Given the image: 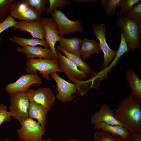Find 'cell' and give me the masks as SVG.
<instances>
[{
	"label": "cell",
	"mask_w": 141,
	"mask_h": 141,
	"mask_svg": "<svg viewBox=\"0 0 141 141\" xmlns=\"http://www.w3.org/2000/svg\"><path fill=\"white\" fill-rule=\"evenodd\" d=\"M126 79L129 84L132 92L136 96L141 99V79L136 74L134 71L128 68L125 74Z\"/></svg>",
	"instance_id": "cell-22"
},
{
	"label": "cell",
	"mask_w": 141,
	"mask_h": 141,
	"mask_svg": "<svg viewBox=\"0 0 141 141\" xmlns=\"http://www.w3.org/2000/svg\"><path fill=\"white\" fill-rule=\"evenodd\" d=\"M73 1L75 2H78L81 3L95 2L97 1L96 0H73Z\"/></svg>",
	"instance_id": "cell-35"
},
{
	"label": "cell",
	"mask_w": 141,
	"mask_h": 141,
	"mask_svg": "<svg viewBox=\"0 0 141 141\" xmlns=\"http://www.w3.org/2000/svg\"><path fill=\"white\" fill-rule=\"evenodd\" d=\"M17 21L10 15L7 16L5 20L0 23V43H1V34L7 29L15 26Z\"/></svg>",
	"instance_id": "cell-32"
},
{
	"label": "cell",
	"mask_w": 141,
	"mask_h": 141,
	"mask_svg": "<svg viewBox=\"0 0 141 141\" xmlns=\"http://www.w3.org/2000/svg\"><path fill=\"white\" fill-rule=\"evenodd\" d=\"M41 23L45 32V38L51 52V59L59 60V57L55 45L57 42H60L61 36L58 33L57 25L52 18H41Z\"/></svg>",
	"instance_id": "cell-9"
},
{
	"label": "cell",
	"mask_w": 141,
	"mask_h": 141,
	"mask_svg": "<svg viewBox=\"0 0 141 141\" xmlns=\"http://www.w3.org/2000/svg\"><path fill=\"white\" fill-rule=\"evenodd\" d=\"M42 83L41 79L37 73L22 75L15 82L7 85L6 91L8 93L19 92H26L31 85L34 84L39 85Z\"/></svg>",
	"instance_id": "cell-12"
},
{
	"label": "cell",
	"mask_w": 141,
	"mask_h": 141,
	"mask_svg": "<svg viewBox=\"0 0 141 141\" xmlns=\"http://www.w3.org/2000/svg\"><path fill=\"white\" fill-rule=\"evenodd\" d=\"M40 141H53V140L50 139H48L46 140L42 139Z\"/></svg>",
	"instance_id": "cell-37"
},
{
	"label": "cell",
	"mask_w": 141,
	"mask_h": 141,
	"mask_svg": "<svg viewBox=\"0 0 141 141\" xmlns=\"http://www.w3.org/2000/svg\"><path fill=\"white\" fill-rule=\"evenodd\" d=\"M14 0H0V23L8 16L10 6Z\"/></svg>",
	"instance_id": "cell-31"
},
{
	"label": "cell",
	"mask_w": 141,
	"mask_h": 141,
	"mask_svg": "<svg viewBox=\"0 0 141 141\" xmlns=\"http://www.w3.org/2000/svg\"><path fill=\"white\" fill-rule=\"evenodd\" d=\"M121 0H101L102 8L105 13L113 15L116 13V8L119 6Z\"/></svg>",
	"instance_id": "cell-29"
},
{
	"label": "cell",
	"mask_w": 141,
	"mask_h": 141,
	"mask_svg": "<svg viewBox=\"0 0 141 141\" xmlns=\"http://www.w3.org/2000/svg\"><path fill=\"white\" fill-rule=\"evenodd\" d=\"M51 14L52 18L57 25L58 33L60 36L68 33L84 31L81 20L72 21L60 10L58 9L55 10Z\"/></svg>",
	"instance_id": "cell-7"
},
{
	"label": "cell",
	"mask_w": 141,
	"mask_h": 141,
	"mask_svg": "<svg viewBox=\"0 0 141 141\" xmlns=\"http://www.w3.org/2000/svg\"><path fill=\"white\" fill-rule=\"evenodd\" d=\"M10 16L15 20L32 22L40 20L41 14L37 10L24 2L22 0L14 1L9 9Z\"/></svg>",
	"instance_id": "cell-6"
},
{
	"label": "cell",
	"mask_w": 141,
	"mask_h": 141,
	"mask_svg": "<svg viewBox=\"0 0 141 141\" xmlns=\"http://www.w3.org/2000/svg\"><path fill=\"white\" fill-rule=\"evenodd\" d=\"M11 28L29 32L33 38L41 40L45 38V32L40 20L32 22L20 20L17 21L15 26Z\"/></svg>",
	"instance_id": "cell-15"
},
{
	"label": "cell",
	"mask_w": 141,
	"mask_h": 141,
	"mask_svg": "<svg viewBox=\"0 0 141 141\" xmlns=\"http://www.w3.org/2000/svg\"><path fill=\"white\" fill-rule=\"evenodd\" d=\"M117 26L121 29L125 41L129 49L132 51L140 47L139 40L141 37L136 22L125 16H118L116 19Z\"/></svg>",
	"instance_id": "cell-2"
},
{
	"label": "cell",
	"mask_w": 141,
	"mask_h": 141,
	"mask_svg": "<svg viewBox=\"0 0 141 141\" xmlns=\"http://www.w3.org/2000/svg\"><path fill=\"white\" fill-rule=\"evenodd\" d=\"M47 111L41 105L34 102L30 101L28 112L29 118L35 119L43 128L45 125Z\"/></svg>",
	"instance_id": "cell-18"
},
{
	"label": "cell",
	"mask_w": 141,
	"mask_h": 141,
	"mask_svg": "<svg viewBox=\"0 0 141 141\" xmlns=\"http://www.w3.org/2000/svg\"><path fill=\"white\" fill-rule=\"evenodd\" d=\"M114 115L113 111L107 105L102 104L99 110L95 112L91 117V124L94 125L103 122L109 125L122 126Z\"/></svg>",
	"instance_id": "cell-14"
},
{
	"label": "cell",
	"mask_w": 141,
	"mask_h": 141,
	"mask_svg": "<svg viewBox=\"0 0 141 141\" xmlns=\"http://www.w3.org/2000/svg\"><path fill=\"white\" fill-rule=\"evenodd\" d=\"M125 16L133 20L138 27L139 32L141 36V2L133 6Z\"/></svg>",
	"instance_id": "cell-25"
},
{
	"label": "cell",
	"mask_w": 141,
	"mask_h": 141,
	"mask_svg": "<svg viewBox=\"0 0 141 141\" xmlns=\"http://www.w3.org/2000/svg\"><path fill=\"white\" fill-rule=\"evenodd\" d=\"M25 3L38 11L41 14L46 12L48 0H22Z\"/></svg>",
	"instance_id": "cell-30"
},
{
	"label": "cell",
	"mask_w": 141,
	"mask_h": 141,
	"mask_svg": "<svg viewBox=\"0 0 141 141\" xmlns=\"http://www.w3.org/2000/svg\"><path fill=\"white\" fill-rule=\"evenodd\" d=\"M131 51L127 46L124 38L123 33L121 31L120 44L114 59L111 64L106 69H102L99 73L103 75H106L107 73L110 71L112 68L115 66L121 56L124 54L128 53Z\"/></svg>",
	"instance_id": "cell-23"
},
{
	"label": "cell",
	"mask_w": 141,
	"mask_h": 141,
	"mask_svg": "<svg viewBox=\"0 0 141 141\" xmlns=\"http://www.w3.org/2000/svg\"><path fill=\"white\" fill-rule=\"evenodd\" d=\"M106 25L105 23L94 24L92 25V31L95 37L99 40V45L101 51L104 54L103 62L102 67L105 69L111 62L115 56L117 51L111 49L105 39V33L106 30Z\"/></svg>",
	"instance_id": "cell-8"
},
{
	"label": "cell",
	"mask_w": 141,
	"mask_h": 141,
	"mask_svg": "<svg viewBox=\"0 0 141 141\" xmlns=\"http://www.w3.org/2000/svg\"><path fill=\"white\" fill-rule=\"evenodd\" d=\"M9 112L11 116L18 120L20 123L28 118V108L30 101L25 92L10 94Z\"/></svg>",
	"instance_id": "cell-4"
},
{
	"label": "cell",
	"mask_w": 141,
	"mask_h": 141,
	"mask_svg": "<svg viewBox=\"0 0 141 141\" xmlns=\"http://www.w3.org/2000/svg\"><path fill=\"white\" fill-rule=\"evenodd\" d=\"M3 141H11L10 140L8 139H7L5 140H4Z\"/></svg>",
	"instance_id": "cell-38"
},
{
	"label": "cell",
	"mask_w": 141,
	"mask_h": 141,
	"mask_svg": "<svg viewBox=\"0 0 141 141\" xmlns=\"http://www.w3.org/2000/svg\"><path fill=\"white\" fill-rule=\"evenodd\" d=\"M25 93L30 101L41 105L47 111L50 110L54 104L55 96L50 88L40 87L35 90L29 89Z\"/></svg>",
	"instance_id": "cell-11"
},
{
	"label": "cell",
	"mask_w": 141,
	"mask_h": 141,
	"mask_svg": "<svg viewBox=\"0 0 141 141\" xmlns=\"http://www.w3.org/2000/svg\"><path fill=\"white\" fill-rule=\"evenodd\" d=\"M7 109L6 106L0 104V126L5 122L10 121L11 114L7 111Z\"/></svg>",
	"instance_id": "cell-33"
},
{
	"label": "cell",
	"mask_w": 141,
	"mask_h": 141,
	"mask_svg": "<svg viewBox=\"0 0 141 141\" xmlns=\"http://www.w3.org/2000/svg\"><path fill=\"white\" fill-rule=\"evenodd\" d=\"M93 125L94 130H102V131L118 135L125 140L127 139L130 134L126 129L121 125H111L103 122H100Z\"/></svg>",
	"instance_id": "cell-20"
},
{
	"label": "cell",
	"mask_w": 141,
	"mask_h": 141,
	"mask_svg": "<svg viewBox=\"0 0 141 141\" xmlns=\"http://www.w3.org/2000/svg\"><path fill=\"white\" fill-rule=\"evenodd\" d=\"M126 141H141V133L133 134L130 133Z\"/></svg>",
	"instance_id": "cell-34"
},
{
	"label": "cell",
	"mask_w": 141,
	"mask_h": 141,
	"mask_svg": "<svg viewBox=\"0 0 141 141\" xmlns=\"http://www.w3.org/2000/svg\"><path fill=\"white\" fill-rule=\"evenodd\" d=\"M57 49L60 52L64 54L66 57L78 67L80 70L86 74H90L92 75L97 73L91 69L87 63L84 62L81 59V57L68 52L60 45L57 46Z\"/></svg>",
	"instance_id": "cell-21"
},
{
	"label": "cell",
	"mask_w": 141,
	"mask_h": 141,
	"mask_svg": "<svg viewBox=\"0 0 141 141\" xmlns=\"http://www.w3.org/2000/svg\"><path fill=\"white\" fill-rule=\"evenodd\" d=\"M12 42L21 46L24 47L27 46H36L41 45L45 48H48L49 46L46 42L44 39L41 40L37 39L25 38L18 36H13L9 38Z\"/></svg>",
	"instance_id": "cell-24"
},
{
	"label": "cell",
	"mask_w": 141,
	"mask_h": 141,
	"mask_svg": "<svg viewBox=\"0 0 141 141\" xmlns=\"http://www.w3.org/2000/svg\"><path fill=\"white\" fill-rule=\"evenodd\" d=\"M81 41V39L78 37L66 38L61 36L60 45L68 52L81 57L80 50Z\"/></svg>",
	"instance_id": "cell-19"
},
{
	"label": "cell",
	"mask_w": 141,
	"mask_h": 141,
	"mask_svg": "<svg viewBox=\"0 0 141 141\" xmlns=\"http://www.w3.org/2000/svg\"><path fill=\"white\" fill-rule=\"evenodd\" d=\"M56 52L59 57L58 63L62 72L69 79H74L81 81L87 77V74L78 69L77 66L66 57L63 55L57 49Z\"/></svg>",
	"instance_id": "cell-13"
},
{
	"label": "cell",
	"mask_w": 141,
	"mask_h": 141,
	"mask_svg": "<svg viewBox=\"0 0 141 141\" xmlns=\"http://www.w3.org/2000/svg\"><path fill=\"white\" fill-rule=\"evenodd\" d=\"M21 127L17 129L18 138L22 141H40L45 130L37 121L28 118L20 123Z\"/></svg>",
	"instance_id": "cell-5"
},
{
	"label": "cell",
	"mask_w": 141,
	"mask_h": 141,
	"mask_svg": "<svg viewBox=\"0 0 141 141\" xmlns=\"http://www.w3.org/2000/svg\"><path fill=\"white\" fill-rule=\"evenodd\" d=\"M100 51L99 44L95 40L89 39L86 37L82 40L80 52L83 61L87 60L92 54H98Z\"/></svg>",
	"instance_id": "cell-17"
},
{
	"label": "cell",
	"mask_w": 141,
	"mask_h": 141,
	"mask_svg": "<svg viewBox=\"0 0 141 141\" xmlns=\"http://www.w3.org/2000/svg\"><path fill=\"white\" fill-rule=\"evenodd\" d=\"M58 61L39 58L27 60L26 62V71L29 74L37 73V71L43 78L50 80L49 74L56 72H62Z\"/></svg>",
	"instance_id": "cell-3"
},
{
	"label": "cell",
	"mask_w": 141,
	"mask_h": 141,
	"mask_svg": "<svg viewBox=\"0 0 141 141\" xmlns=\"http://www.w3.org/2000/svg\"><path fill=\"white\" fill-rule=\"evenodd\" d=\"M140 1V0H121L119 5L121 9L116 13L117 16H125L133 6Z\"/></svg>",
	"instance_id": "cell-28"
},
{
	"label": "cell",
	"mask_w": 141,
	"mask_h": 141,
	"mask_svg": "<svg viewBox=\"0 0 141 141\" xmlns=\"http://www.w3.org/2000/svg\"><path fill=\"white\" fill-rule=\"evenodd\" d=\"M114 110L115 118L130 133H141V99L131 92L121 99Z\"/></svg>",
	"instance_id": "cell-1"
},
{
	"label": "cell",
	"mask_w": 141,
	"mask_h": 141,
	"mask_svg": "<svg viewBox=\"0 0 141 141\" xmlns=\"http://www.w3.org/2000/svg\"><path fill=\"white\" fill-rule=\"evenodd\" d=\"M68 141H82L81 140H77L74 138L69 139L68 140Z\"/></svg>",
	"instance_id": "cell-36"
},
{
	"label": "cell",
	"mask_w": 141,
	"mask_h": 141,
	"mask_svg": "<svg viewBox=\"0 0 141 141\" xmlns=\"http://www.w3.org/2000/svg\"><path fill=\"white\" fill-rule=\"evenodd\" d=\"M49 7L46 9V13L49 15L55 10L64 8L70 6L71 1L68 0H49Z\"/></svg>",
	"instance_id": "cell-27"
},
{
	"label": "cell",
	"mask_w": 141,
	"mask_h": 141,
	"mask_svg": "<svg viewBox=\"0 0 141 141\" xmlns=\"http://www.w3.org/2000/svg\"><path fill=\"white\" fill-rule=\"evenodd\" d=\"M94 139L96 141H126L118 135L103 131L95 132Z\"/></svg>",
	"instance_id": "cell-26"
},
{
	"label": "cell",
	"mask_w": 141,
	"mask_h": 141,
	"mask_svg": "<svg viewBox=\"0 0 141 141\" xmlns=\"http://www.w3.org/2000/svg\"><path fill=\"white\" fill-rule=\"evenodd\" d=\"M16 50L19 52L26 54L27 60L38 57L43 58L51 59V52L50 49L36 46H27L18 47Z\"/></svg>",
	"instance_id": "cell-16"
},
{
	"label": "cell",
	"mask_w": 141,
	"mask_h": 141,
	"mask_svg": "<svg viewBox=\"0 0 141 141\" xmlns=\"http://www.w3.org/2000/svg\"><path fill=\"white\" fill-rule=\"evenodd\" d=\"M50 76L56 82L58 93L56 96V98L62 102H70L73 99L72 94L78 92L79 87L75 83H69L60 77L56 72L51 73Z\"/></svg>",
	"instance_id": "cell-10"
}]
</instances>
